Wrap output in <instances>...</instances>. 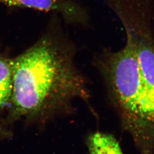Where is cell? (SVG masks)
I'll return each instance as SVG.
<instances>
[{
	"mask_svg": "<svg viewBox=\"0 0 154 154\" xmlns=\"http://www.w3.org/2000/svg\"><path fill=\"white\" fill-rule=\"evenodd\" d=\"M153 18V32H153V36H154V37H153V38H154V14H153V18Z\"/></svg>",
	"mask_w": 154,
	"mask_h": 154,
	"instance_id": "6",
	"label": "cell"
},
{
	"mask_svg": "<svg viewBox=\"0 0 154 154\" xmlns=\"http://www.w3.org/2000/svg\"><path fill=\"white\" fill-rule=\"evenodd\" d=\"M74 57V46L52 22L34 44L12 58L10 126L18 121L44 126L70 114L75 100H88V83Z\"/></svg>",
	"mask_w": 154,
	"mask_h": 154,
	"instance_id": "1",
	"label": "cell"
},
{
	"mask_svg": "<svg viewBox=\"0 0 154 154\" xmlns=\"http://www.w3.org/2000/svg\"><path fill=\"white\" fill-rule=\"evenodd\" d=\"M89 154H124L117 139L107 132H93L86 140Z\"/></svg>",
	"mask_w": 154,
	"mask_h": 154,
	"instance_id": "5",
	"label": "cell"
},
{
	"mask_svg": "<svg viewBox=\"0 0 154 154\" xmlns=\"http://www.w3.org/2000/svg\"><path fill=\"white\" fill-rule=\"evenodd\" d=\"M0 4L60 14L66 22L83 23L86 14L81 6L72 0H0Z\"/></svg>",
	"mask_w": 154,
	"mask_h": 154,
	"instance_id": "3",
	"label": "cell"
},
{
	"mask_svg": "<svg viewBox=\"0 0 154 154\" xmlns=\"http://www.w3.org/2000/svg\"><path fill=\"white\" fill-rule=\"evenodd\" d=\"M125 30V46L103 50L95 63L122 128L139 154H154V39Z\"/></svg>",
	"mask_w": 154,
	"mask_h": 154,
	"instance_id": "2",
	"label": "cell"
},
{
	"mask_svg": "<svg viewBox=\"0 0 154 154\" xmlns=\"http://www.w3.org/2000/svg\"><path fill=\"white\" fill-rule=\"evenodd\" d=\"M12 58L0 53V140L12 138V127L7 122L12 91Z\"/></svg>",
	"mask_w": 154,
	"mask_h": 154,
	"instance_id": "4",
	"label": "cell"
}]
</instances>
